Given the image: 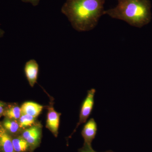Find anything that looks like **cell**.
Masks as SVG:
<instances>
[{"label":"cell","instance_id":"cell-9","mask_svg":"<svg viewBox=\"0 0 152 152\" xmlns=\"http://www.w3.org/2000/svg\"><path fill=\"white\" fill-rule=\"evenodd\" d=\"M22 114H26L37 118L45 108V106L33 102H26L20 106Z\"/></svg>","mask_w":152,"mask_h":152},{"label":"cell","instance_id":"cell-10","mask_svg":"<svg viewBox=\"0 0 152 152\" xmlns=\"http://www.w3.org/2000/svg\"><path fill=\"white\" fill-rule=\"evenodd\" d=\"M1 124L9 134L11 136L18 135L20 134L22 130L20 128L18 121L4 118Z\"/></svg>","mask_w":152,"mask_h":152},{"label":"cell","instance_id":"cell-4","mask_svg":"<svg viewBox=\"0 0 152 152\" xmlns=\"http://www.w3.org/2000/svg\"><path fill=\"white\" fill-rule=\"evenodd\" d=\"M96 92V90L94 88L91 89L87 92L86 96L83 101L81 105L78 122L73 134L76 132V130L80 125L86 122L87 120L91 114L94 106V98Z\"/></svg>","mask_w":152,"mask_h":152},{"label":"cell","instance_id":"cell-5","mask_svg":"<svg viewBox=\"0 0 152 152\" xmlns=\"http://www.w3.org/2000/svg\"><path fill=\"white\" fill-rule=\"evenodd\" d=\"M52 98L50 99V101L49 105L47 106L48 113L46 127L55 137H57L58 135L61 113L55 110L53 107V100Z\"/></svg>","mask_w":152,"mask_h":152},{"label":"cell","instance_id":"cell-16","mask_svg":"<svg viewBox=\"0 0 152 152\" xmlns=\"http://www.w3.org/2000/svg\"><path fill=\"white\" fill-rule=\"evenodd\" d=\"M24 2L29 3L34 6H37L39 4L40 0H22Z\"/></svg>","mask_w":152,"mask_h":152},{"label":"cell","instance_id":"cell-14","mask_svg":"<svg viewBox=\"0 0 152 152\" xmlns=\"http://www.w3.org/2000/svg\"><path fill=\"white\" fill-rule=\"evenodd\" d=\"M78 152H97L93 149L92 145L84 143L83 146L78 150Z\"/></svg>","mask_w":152,"mask_h":152},{"label":"cell","instance_id":"cell-1","mask_svg":"<svg viewBox=\"0 0 152 152\" xmlns=\"http://www.w3.org/2000/svg\"><path fill=\"white\" fill-rule=\"evenodd\" d=\"M106 0H66L61 8L73 27L78 31H88L97 25L104 15Z\"/></svg>","mask_w":152,"mask_h":152},{"label":"cell","instance_id":"cell-13","mask_svg":"<svg viewBox=\"0 0 152 152\" xmlns=\"http://www.w3.org/2000/svg\"><path fill=\"white\" fill-rule=\"evenodd\" d=\"M18 121L22 130L34 126L38 122L37 118L26 114H22Z\"/></svg>","mask_w":152,"mask_h":152},{"label":"cell","instance_id":"cell-7","mask_svg":"<svg viewBox=\"0 0 152 152\" xmlns=\"http://www.w3.org/2000/svg\"><path fill=\"white\" fill-rule=\"evenodd\" d=\"M24 72L29 84L34 87L37 82L39 72V65L35 60L31 59L26 63Z\"/></svg>","mask_w":152,"mask_h":152},{"label":"cell","instance_id":"cell-8","mask_svg":"<svg viewBox=\"0 0 152 152\" xmlns=\"http://www.w3.org/2000/svg\"><path fill=\"white\" fill-rule=\"evenodd\" d=\"M0 152H16L12 136L7 132L0 123Z\"/></svg>","mask_w":152,"mask_h":152},{"label":"cell","instance_id":"cell-15","mask_svg":"<svg viewBox=\"0 0 152 152\" xmlns=\"http://www.w3.org/2000/svg\"><path fill=\"white\" fill-rule=\"evenodd\" d=\"M6 106H7V104L0 101V118L3 116L4 115Z\"/></svg>","mask_w":152,"mask_h":152},{"label":"cell","instance_id":"cell-2","mask_svg":"<svg viewBox=\"0 0 152 152\" xmlns=\"http://www.w3.org/2000/svg\"><path fill=\"white\" fill-rule=\"evenodd\" d=\"M118 4L105 10L104 15L121 20L136 27H142L151 19L150 0H117Z\"/></svg>","mask_w":152,"mask_h":152},{"label":"cell","instance_id":"cell-6","mask_svg":"<svg viewBox=\"0 0 152 152\" xmlns=\"http://www.w3.org/2000/svg\"><path fill=\"white\" fill-rule=\"evenodd\" d=\"M97 129V124L93 118L86 123L81 133L84 141V143L92 145L93 141L96 137Z\"/></svg>","mask_w":152,"mask_h":152},{"label":"cell","instance_id":"cell-3","mask_svg":"<svg viewBox=\"0 0 152 152\" xmlns=\"http://www.w3.org/2000/svg\"><path fill=\"white\" fill-rule=\"evenodd\" d=\"M20 135L34 151L40 145L42 137V126L41 123L38 121L34 126L23 130Z\"/></svg>","mask_w":152,"mask_h":152},{"label":"cell","instance_id":"cell-11","mask_svg":"<svg viewBox=\"0 0 152 152\" xmlns=\"http://www.w3.org/2000/svg\"><path fill=\"white\" fill-rule=\"evenodd\" d=\"M12 138L16 152H34V151L20 135L12 136Z\"/></svg>","mask_w":152,"mask_h":152},{"label":"cell","instance_id":"cell-18","mask_svg":"<svg viewBox=\"0 0 152 152\" xmlns=\"http://www.w3.org/2000/svg\"><path fill=\"white\" fill-rule=\"evenodd\" d=\"M103 152H114L113 151H107Z\"/></svg>","mask_w":152,"mask_h":152},{"label":"cell","instance_id":"cell-12","mask_svg":"<svg viewBox=\"0 0 152 152\" xmlns=\"http://www.w3.org/2000/svg\"><path fill=\"white\" fill-rule=\"evenodd\" d=\"M22 115L20 106L17 104H7L3 116L5 118L18 121Z\"/></svg>","mask_w":152,"mask_h":152},{"label":"cell","instance_id":"cell-17","mask_svg":"<svg viewBox=\"0 0 152 152\" xmlns=\"http://www.w3.org/2000/svg\"><path fill=\"white\" fill-rule=\"evenodd\" d=\"M4 34V31L1 29L0 28V37H2Z\"/></svg>","mask_w":152,"mask_h":152}]
</instances>
